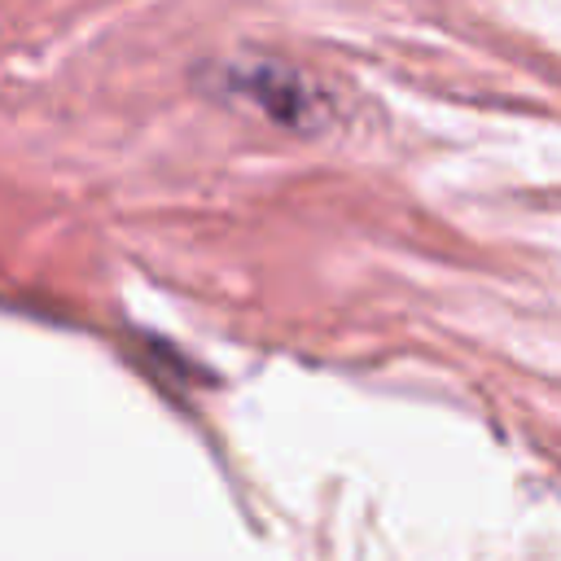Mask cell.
I'll list each match as a JSON object with an SVG mask.
<instances>
[{
    "instance_id": "6da1fadb",
    "label": "cell",
    "mask_w": 561,
    "mask_h": 561,
    "mask_svg": "<svg viewBox=\"0 0 561 561\" xmlns=\"http://www.w3.org/2000/svg\"><path fill=\"white\" fill-rule=\"evenodd\" d=\"M215 88L219 96L241 101L245 110L263 114L280 131H294L307 140L324 136L342 118V105L333 101V92L307 66L276 53H241L215 66Z\"/></svg>"
}]
</instances>
